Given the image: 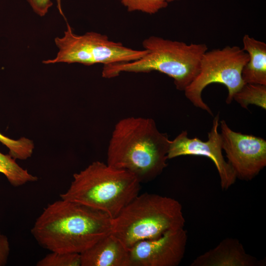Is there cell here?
Returning <instances> with one entry per match:
<instances>
[{"mask_svg":"<svg viewBox=\"0 0 266 266\" xmlns=\"http://www.w3.org/2000/svg\"><path fill=\"white\" fill-rule=\"evenodd\" d=\"M140 184L130 172L97 161L74 173L69 188L60 197L113 219L139 194Z\"/></svg>","mask_w":266,"mask_h":266,"instance_id":"3","label":"cell"},{"mask_svg":"<svg viewBox=\"0 0 266 266\" xmlns=\"http://www.w3.org/2000/svg\"><path fill=\"white\" fill-rule=\"evenodd\" d=\"M80 256L81 266H130L129 249L111 233Z\"/></svg>","mask_w":266,"mask_h":266,"instance_id":"12","label":"cell"},{"mask_svg":"<svg viewBox=\"0 0 266 266\" xmlns=\"http://www.w3.org/2000/svg\"><path fill=\"white\" fill-rule=\"evenodd\" d=\"M80 254L51 252L39 260L37 266H81Z\"/></svg>","mask_w":266,"mask_h":266,"instance_id":"17","label":"cell"},{"mask_svg":"<svg viewBox=\"0 0 266 266\" xmlns=\"http://www.w3.org/2000/svg\"><path fill=\"white\" fill-rule=\"evenodd\" d=\"M182 205L168 197L138 194L111 219V233L129 249L135 243L184 228Z\"/></svg>","mask_w":266,"mask_h":266,"instance_id":"5","label":"cell"},{"mask_svg":"<svg viewBox=\"0 0 266 266\" xmlns=\"http://www.w3.org/2000/svg\"><path fill=\"white\" fill-rule=\"evenodd\" d=\"M33 11L40 16H44L48 12L50 7L53 4L51 0H27ZM57 3V8L60 13L64 17L65 15L63 13L61 0H56Z\"/></svg>","mask_w":266,"mask_h":266,"instance_id":"19","label":"cell"},{"mask_svg":"<svg viewBox=\"0 0 266 266\" xmlns=\"http://www.w3.org/2000/svg\"><path fill=\"white\" fill-rule=\"evenodd\" d=\"M264 262L247 254L236 239L227 238L214 248L197 257L191 266H258Z\"/></svg>","mask_w":266,"mask_h":266,"instance_id":"11","label":"cell"},{"mask_svg":"<svg viewBox=\"0 0 266 266\" xmlns=\"http://www.w3.org/2000/svg\"><path fill=\"white\" fill-rule=\"evenodd\" d=\"M222 148L236 177L250 180L266 166V141L260 137L233 131L220 122Z\"/></svg>","mask_w":266,"mask_h":266,"instance_id":"8","label":"cell"},{"mask_svg":"<svg viewBox=\"0 0 266 266\" xmlns=\"http://www.w3.org/2000/svg\"><path fill=\"white\" fill-rule=\"evenodd\" d=\"M170 140L150 118L128 117L115 125L107 151V164L127 171L141 183L149 182L167 166Z\"/></svg>","mask_w":266,"mask_h":266,"instance_id":"2","label":"cell"},{"mask_svg":"<svg viewBox=\"0 0 266 266\" xmlns=\"http://www.w3.org/2000/svg\"><path fill=\"white\" fill-rule=\"evenodd\" d=\"M243 50L248 55L249 59L242 71V78L245 83L266 85V44L248 34L242 38Z\"/></svg>","mask_w":266,"mask_h":266,"instance_id":"13","label":"cell"},{"mask_svg":"<svg viewBox=\"0 0 266 266\" xmlns=\"http://www.w3.org/2000/svg\"><path fill=\"white\" fill-rule=\"evenodd\" d=\"M175 0H166V1L169 3V2H172V1H174Z\"/></svg>","mask_w":266,"mask_h":266,"instance_id":"21","label":"cell"},{"mask_svg":"<svg viewBox=\"0 0 266 266\" xmlns=\"http://www.w3.org/2000/svg\"><path fill=\"white\" fill-rule=\"evenodd\" d=\"M248 59L247 53L237 46L207 50L201 59L198 74L184 91L186 97L195 106L212 115L202 99L203 90L211 83L222 84L228 91L226 102L231 103L235 93L245 84L242 71Z\"/></svg>","mask_w":266,"mask_h":266,"instance_id":"7","label":"cell"},{"mask_svg":"<svg viewBox=\"0 0 266 266\" xmlns=\"http://www.w3.org/2000/svg\"><path fill=\"white\" fill-rule=\"evenodd\" d=\"M219 114L214 118L208 139L203 141L198 137L189 138L186 131H182L170 140L167 153L168 159L184 155H196L209 158L214 164L219 173L223 190L228 189L237 177L229 164L222 154V140L218 132Z\"/></svg>","mask_w":266,"mask_h":266,"instance_id":"9","label":"cell"},{"mask_svg":"<svg viewBox=\"0 0 266 266\" xmlns=\"http://www.w3.org/2000/svg\"><path fill=\"white\" fill-rule=\"evenodd\" d=\"M10 250V244L7 237L0 231V266H4L7 264Z\"/></svg>","mask_w":266,"mask_h":266,"instance_id":"20","label":"cell"},{"mask_svg":"<svg viewBox=\"0 0 266 266\" xmlns=\"http://www.w3.org/2000/svg\"><path fill=\"white\" fill-rule=\"evenodd\" d=\"M111 219L102 212L61 199L43 209L31 233L50 252L81 254L111 233Z\"/></svg>","mask_w":266,"mask_h":266,"instance_id":"1","label":"cell"},{"mask_svg":"<svg viewBox=\"0 0 266 266\" xmlns=\"http://www.w3.org/2000/svg\"><path fill=\"white\" fill-rule=\"evenodd\" d=\"M15 160L9 155L0 152V173L5 176L12 186L19 187L37 180V177L21 167Z\"/></svg>","mask_w":266,"mask_h":266,"instance_id":"14","label":"cell"},{"mask_svg":"<svg viewBox=\"0 0 266 266\" xmlns=\"http://www.w3.org/2000/svg\"><path fill=\"white\" fill-rule=\"evenodd\" d=\"M147 53L127 63L103 65L102 76L115 77L123 72L157 71L172 78L176 89L184 91L198 74L201 59L208 50L204 43H191L151 36L142 42Z\"/></svg>","mask_w":266,"mask_h":266,"instance_id":"4","label":"cell"},{"mask_svg":"<svg viewBox=\"0 0 266 266\" xmlns=\"http://www.w3.org/2000/svg\"><path fill=\"white\" fill-rule=\"evenodd\" d=\"M59 49L56 57L42 62L45 64L80 63L86 66L127 63L138 60L147 52L136 50L122 43L111 40L105 35L94 32L82 35L75 34L66 22V30L62 37L55 39Z\"/></svg>","mask_w":266,"mask_h":266,"instance_id":"6","label":"cell"},{"mask_svg":"<svg viewBox=\"0 0 266 266\" xmlns=\"http://www.w3.org/2000/svg\"><path fill=\"white\" fill-rule=\"evenodd\" d=\"M0 142L9 149V155L14 159L26 160L33 154V142L25 137L13 140L0 133Z\"/></svg>","mask_w":266,"mask_h":266,"instance_id":"16","label":"cell"},{"mask_svg":"<svg viewBox=\"0 0 266 266\" xmlns=\"http://www.w3.org/2000/svg\"><path fill=\"white\" fill-rule=\"evenodd\" d=\"M127 8L128 11H141L154 14L168 5L166 0H118Z\"/></svg>","mask_w":266,"mask_h":266,"instance_id":"18","label":"cell"},{"mask_svg":"<svg viewBox=\"0 0 266 266\" xmlns=\"http://www.w3.org/2000/svg\"><path fill=\"white\" fill-rule=\"evenodd\" d=\"M234 100L243 108L254 104L264 109H266V85L259 84L245 83L233 96Z\"/></svg>","mask_w":266,"mask_h":266,"instance_id":"15","label":"cell"},{"mask_svg":"<svg viewBox=\"0 0 266 266\" xmlns=\"http://www.w3.org/2000/svg\"><path fill=\"white\" fill-rule=\"evenodd\" d=\"M187 238L183 228L139 241L129 249L130 266H177L184 257Z\"/></svg>","mask_w":266,"mask_h":266,"instance_id":"10","label":"cell"}]
</instances>
